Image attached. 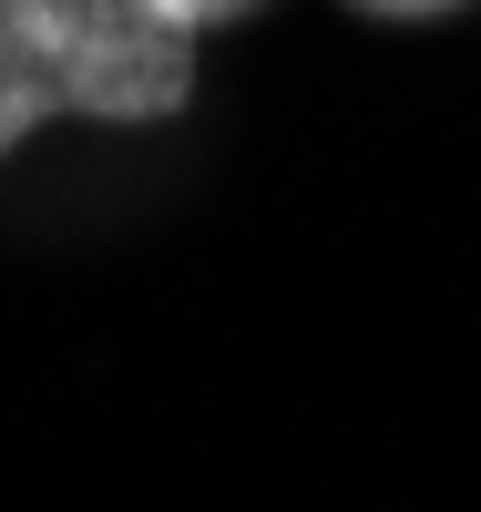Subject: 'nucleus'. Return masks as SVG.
I'll list each match as a JSON object with an SVG mask.
<instances>
[{"label":"nucleus","instance_id":"nucleus-3","mask_svg":"<svg viewBox=\"0 0 481 512\" xmlns=\"http://www.w3.org/2000/svg\"><path fill=\"white\" fill-rule=\"evenodd\" d=\"M348 11H369V21H451L471 0H348Z\"/></svg>","mask_w":481,"mask_h":512},{"label":"nucleus","instance_id":"nucleus-2","mask_svg":"<svg viewBox=\"0 0 481 512\" xmlns=\"http://www.w3.org/2000/svg\"><path fill=\"white\" fill-rule=\"evenodd\" d=\"M154 11H164L174 31L205 41V31H226V21H246V11H267V0H154Z\"/></svg>","mask_w":481,"mask_h":512},{"label":"nucleus","instance_id":"nucleus-1","mask_svg":"<svg viewBox=\"0 0 481 512\" xmlns=\"http://www.w3.org/2000/svg\"><path fill=\"white\" fill-rule=\"evenodd\" d=\"M195 93V31L154 0H0V154L41 123H164Z\"/></svg>","mask_w":481,"mask_h":512}]
</instances>
